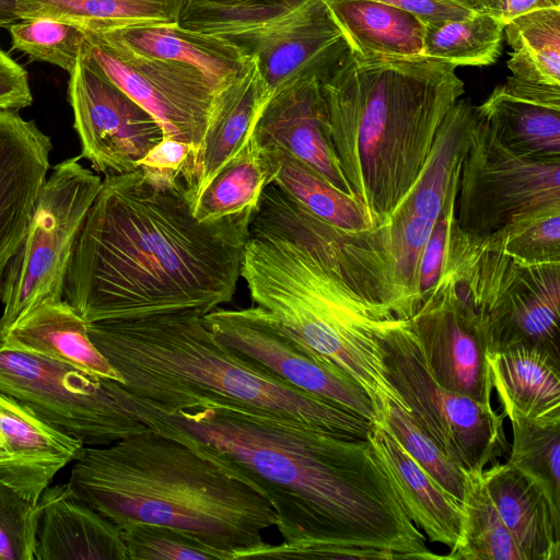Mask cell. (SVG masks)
I'll use <instances>...</instances> for the list:
<instances>
[{
  "label": "cell",
  "mask_w": 560,
  "mask_h": 560,
  "mask_svg": "<svg viewBox=\"0 0 560 560\" xmlns=\"http://www.w3.org/2000/svg\"><path fill=\"white\" fill-rule=\"evenodd\" d=\"M504 24L486 13L423 23V56L458 66H489L501 54Z\"/></svg>",
  "instance_id": "obj_35"
},
{
  "label": "cell",
  "mask_w": 560,
  "mask_h": 560,
  "mask_svg": "<svg viewBox=\"0 0 560 560\" xmlns=\"http://www.w3.org/2000/svg\"><path fill=\"white\" fill-rule=\"evenodd\" d=\"M557 212L560 160L514 153L478 114L459 176L455 209L458 232L474 243H491Z\"/></svg>",
  "instance_id": "obj_8"
},
{
  "label": "cell",
  "mask_w": 560,
  "mask_h": 560,
  "mask_svg": "<svg viewBox=\"0 0 560 560\" xmlns=\"http://www.w3.org/2000/svg\"><path fill=\"white\" fill-rule=\"evenodd\" d=\"M305 0H188L178 24L213 35L267 23Z\"/></svg>",
  "instance_id": "obj_38"
},
{
  "label": "cell",
  "mask_w": 560,
  "mask_h": 560,
  "mask_svg": "<svg viewBox=\"0 0 560 560\" xmlns=\"http://www.w3.org/2000/svg\"><path fill=\"white\" fill-rule=\"evenodd\" d=\"M203 320L225 346L294 387L371 422L376 419L373 401L355 380L307 348L262 307H218L205 314Z\"/></svg>",
  "instance_id": "obj_13"
},
{
  "label": "cell",
  "mask_w": 560,
  "mask_h": 560,
  "mask_svg": "<svg viewBox=\"0 0 560 560\" xmlns=\"http://www.w3.org/2000/svg\"><path fill=\"white\" fill-rule=\"evenodd\" d=\"M409 323L427 368L440 385L492 405L483 335L445 273H440Z\"/></svg>",
  "instance_id": "obj_17"
},
{
  "label": "cell",
  "mask_w": 560,
  "mask_h": 560,
  "mask_svg": "<svg viewBox=\"0 0 560 560\" xmlns=\"http://www.w3.org/2000/svg\"><path fill=\"white\" fill-rule=\"evenodd\" d=\"M88 332L131 396L166 413L206 398L289 417L332 433L368 439L371 421L301 390L221 342L203 314L185 310L88 324Z\"/></svg>",
  "instance_id": "obj_5"
},
{
  "label": "cell",
  "mask_w": 560,
  "mask_h": 560,
  "mask_svg": "<svg viewBox=\"0 0 560 560\" xmlns=\"http://www.w3.org/2000/svg\"><path fill=\"white\" fill-rule=\"evenodd\" d=\"M375 420L385 427L427 474L462 502L465 470L441 451L405 409L390 399H384L376 407Z\"/></svg>",
  "instance_id": "obj_37"
},
{
  "label": "cell",
  "mask_w": 560,
  "mask_h": 560,
  "mask_svg": "<svg viewBox=\"0 0 560 560\" xmlns=\"http://www.w3.org/2000/svg\"><path fill=\"white\" fill-rule=\"evenodd\" d=\"M129 415L192 445L258 492L282 542L258 558L440 559L409 518L368 439L206 398L166 413L131 395Z\"/></svg>",
  "instance_id": "obj_1"
},
{
  "label": "cell",
  "mask_w": 560,
  "mask_h": 560,
  "mask_svg": "<svg viewBox=\"0 0 560 560\" xmlns=\"http://www.w3.org/2000/svg\"><path fill=\"white\" fill-rule=\"evenodd\" d=\"M256 210L199 222L183 178L105 175L69 264L66 300L88 323L229 303Z\"/></svg>",
  "instance_id": "obj_2"
},
{
  "label": "cell",
  "mask_w": 560,
  "mask_h": 560,
  "mask_svg": "<svg viewBox=\"0 0 560 560\" xmlns=\"http://www.w3.org/2000/svg\"><path fill=\"white\" fill-rule=\"evenodd\" d=\"M50 138L14 110L0 112V300L50 167Z\"/></svg>",
  "instance_id": "obj_18"
},
{
  "label": "cell",
  "mask_w": 560,
  "mask_h": 560,
  "mask_svg": "<svg viewBox=\"0 0 560 560\" xmlns=\"http://www.w3.org/2000/svg\"><path fill=\"white\" fill-rule=\"evenodd\" d=\"M455 68L427 57L349 51L320 81L331 148L375 226L415 184L445 116L465 93Z\"/></svg>",
  "instance_id": "obj_4"
},
{
  "label": "cell",
  "mask_w": 560,
  "mask_h": 560,
  "mask_svg": "<svg viewBox=\"0 0 560 560\" xmlns=\"http://www.w3.org/2000/svg\"><path fill=\"white\" fill-rule=\"evenodd\" d=\"M241 277L253 302L355 380L375 411L390 399L408 412L383 362L381 337L401 319L387 305L358 293L304 246L264 230L250 228Z\"/></svg>",
  "instance_id": "obj_6"
},
{
  "label": "cell",
  "mask_w": 560,
  "mask_h": 560,
  "mask_svg": "<svg viewBox=\"0 0 560 560\" xmlns=\"http://www.w3.org/2000/svg\"><path fill=\"white\" fill-rule=\"evenodd\" d=\"M83 49L112 82L158 120L163 138L188 144L196 156L219 90L211 80L190 66L113 47L90 32H85Z\"/></svg>",
  "instance_id": "obj_15"
},
{
  "label": "cell",
  "mask_w": 560,
  "mask_h": 560,
  "mask_svg": "<svg viewBox=\"0 0 560 560\" xmlns=\"http://www.w3.org/2000/svg\"><path fill=\"white\" fill-rule=\"evenodd\" d=\"M268 170L250 136L242 151L226 163L200 194L192 207L199 222L219 220L256 210L268 185Z\"/></svg>",
  "instance_id": "obj_33"
},
{
  "label": "cell",
  "mask_w": 560,
  "mask_h": 560,
  "mask_svg": "<svg viewBox=\"0 0 560 560\" xmlns=\"http://www.w3.org/2000/svg\"><path fill=\"white\" fill-rule=\"evenodd\" d=\"M478 13L489 14L506 25L511 20L527 12L560 8V0H467Z\"/></svg>",
  "instance_id": "obj_47"
},
{
  "label": "cell",
  "mask_w": 560,
  "mask_h": 560,
  "mask_svg": "<svg viewBox=\"0 0 560 560\" xmlns=\"http://www.w3.org/2000/svg\"><path fill=\"white\" fill-rule=\"evenodd\" d=\"M350 51L359 57L423 56V23L406 11L371 0H326Z\"/></svg>",
  "instance_id": "obj_29"
},
{
  "label": "cell",
  "mask_w": 560,
  "mask_h": 560,
  "mask_svg": "<svg viewBox=\"0 0 560 560\" xmlns=\"http://www.w3.org/2000/svg\"><path fill=\"white\" fill-rule=\"evenodd\" d=\"M368 440L409 518L431 542L453 550L462 536V502L427 474L381 422L371 423Z\"/></svg>",
  "instance_id": "obj_25"
},
{
  "label": "cell",
  "mask_w": 560,
  "mask_h": 560,
  "mask_svg": "<svg viewBox=\"0 0 560 560\" xmlns=\"http://www.w3.org/2000/svg\"><path fill=\"white\" fill-rule=\"evenodd\" d=\"M462 508L464 517L460 540L444 558L523 560L488 493L481 471L465 470Z\"/></svg>",
  "instance_id": "obj_34"
},
{
  "label": "cell",
  "mask_w": 560,
  "mask_h": 560,
  "mask_svg": "<svg viewBox=\"0 0 560 560\" xmlns=\"http://www.w3.org/2000/svg\"><path fill=\"white\" fill-rule=\"evenodd\" d=\"M260 150L268 170V183L277 185L312 214L349 231H366L375 226L353 196L335 188L304 162L280 148Z\"/></svg>",
  "instance_id": "obj_30"
},
{
  "label": "cell",
  "mask_w": 560,
  "mask_h": 560,
  "mask_svg": "<svg viewBox=\"0 0 560 560\" xmlns=\"http://www.w3.org/2000/svg\"><path fill=\"white\" fill-rule=\"evenodd\" d=\"M255 62L268 98L301 80H324L350 48L326 0H305L273 20L225 33Z\"/></svg>",
  "instance_id": "obj_16"
},
{
  "label": "cell",
  "mask_w": 560,
  "mask_h": 560,
  "mask_svg": "<svg viewBox=\"0 0 560 560\" xmlns=\"http://www.w3.org/2000/svg\"><path fill=\"white\" fill-rule=\"evenodd\" d=\"M188 0H16L19 19L50 18L84 32L178 23Z\"/></svg>",
  "instance_id": "obj_31"
},
{
  "label": "cell",
  "mask_w": 560,
  "mask_h": 560,
  "mask_svg": "<svg viewBox=\"0 0 560 560\" xmlns=\"http://www.w3.org/2000/svg\"><path fill=\"white\" fill-rule=\"evenodd\" d=\"M68 98L81 143L79 158L88 160L96 174L135 171L163 140L158 120L112 82L83 46L70 74Z\"/></svg>",
  "instance_id": "obj_14"
},
{
  "label": "cell",
  "mask_w": 560,
  "mask_h": 560,
  "mask_svg": "<svg viewBox=\"0 0 560 560\" xmlns=\"http://www.w3.org/2000/svg\"><path fill=\"white\" fill-rule=\"evenodd\" d=\"M441 272L477 318L487 351L526 347L560 357V262H525L474 243L454 217Z\"/></svg>",
  "instance_id": "obj_7"
},
{
  "label": "cell",
  "mask_w": 560,
  "mask_h": 560,
  "mask_svg": "<svg viewBox=\"0 0 560 560\" xmlns=\"http://www.w3.org/2000/svg\"><path fill=\"white\" fill-rule=\"evenodd\" d=\"M492 388L510 421L560 422V357L535 348L487 351Z\"/></svg>",
  "instance_id": "obj_27"
},
{
  "label": "cell",
  "mask_w": 560,
  "mask_h": 560,
  "mask_svg": "<svg viewBox=\"0 0 560 560\" xmlns=\"http://www.w3.org/2000/svg\"><path fill=\"white\" fill-rule=\"evenodd\" d=\"M525 262H560V212L535 219L491 243Z\"/></svg>",
  "instance_id": "obj_42"
},
{
  "label": "cell",
  "mask_w": 560,
  "mask_h": 560,
  "mask_svg": "<svg viewBox=\"0 0 560 560\" xmlns=\"http://www.w3.org/2000/svg\"><path fill=\"white\" fill-rule=\"evenodd\" d=\"M268 96L252 58L214 94L200 148L183 175L192 207L220 170L248 143Z\"/></svg>",
  "instance_id": "obj_22"
},
{
  "label": "cell",
  "mask_w": 560,
  "mask_h": 560,
  "mask_svg": "<svg viewBox=\"0 0 560 560\" xmlns=\"http://www.w3.org/2000/svg\"><path fill=\"white\" fill-rule=\"evenodd\" d=\"M481 475L523 560H559L560 509L508 462H495Z\"/></svg>",
  "instance_id": "obj_26"
},
{
  "label": "cell",
  "mask_w": 560,
  "mask_h": 560,
  "mask_svg": "<svg viewBox=\"0 0 560 560\" xmlns=\"http://www.w3.org/2000/svg\"><path fill=\"white\" fill-rule=\"evenodd\" d=\"M12 49L31 60L47 62L69 74L74 70L85 39L81 28L50 18L22 19L9 26Z\"/></svg>",
  "instance_id": "obj_39"
},
{
  "label": "cell",
  "mask_w": 560,
  "mask_h": 560,
  "mask_svg": "<svg viewBox=\"0 0 560 560\" xmlns=\"http://www.w3.org/2000/svg\"><path fill=\"white\" fill-rule=\"evenodd\" d=\"M90 33L113 47L139 56L190 66L218 89L236 77L249 58L224 37L178 23H138Z\"/></svg>",
  "instance_id": "obj_24"
},
{
  "label": "cell",
  "mask_w": 560,
  "mask_h": 560,
  "mask_svg": "<svg viewBox=\"0 0 560 560\" xmlns=\"http://www.w3.org/2000/svg\"><path fill=\"white\" fill-rule=\"evenodd\" d=\"M4 458L3 452L0 450V462Z\"/></svg>",
  "instance_id": "obj_49"
},
{
  "label": "cell",
  "mask_w": 560,
  "mask_h": 560,
  "mask_svg": "<svg viewBox=\"0 0 560 560\" xmlns=\"http://www.w3.org/2000/svg\"><path fill=\"white\" fill-rule=\"evenodd\" d=\"M477 117V106L460 97L445 116L415 184L386 221L365 231L400 318L409 319L420 305L422 253L452 187L459 182Z\"/></svg>",
  "instance_id": "obj_9"
},
{
  "label": "cell",
  "mask_w": 560,
  "mask_h": 560,
  "mask_svg": "<svg viewBox=\"0 0 560 560\" xmlns=\"http://www.w3.org/2000/svg\"><path fill=\"white\" fill-rule=\"evenodd\" d=\"M0 450L2 451V448H1V442H0ZM2 452H3V451H2ZM3 454H4V453H3Z\"/></svg>",
  "instance_id": "obj_50"
},
{
  "label": "cell",
  "mask_w": 560,
  "mask_h": 560,
  "mask_svg": "<svg viewBox=\"0 0 560 560\" xmlns=\"http://www.w3.org/2000/svg\"><path fill=\"white\" fill-rule=\"evenodd\" d=\"M19 20L16 0H0V27H9Z\"/></svg>",
  "instance_id": "obj_48"
},
{
  "label": "cell",
  "mask_w": 560,
  "mask_h": 560,
  "mask_svg": "<svg viewBox=\"0 0 560 560\" xmlns=\"http://www.w3.org/2000/svg\"><path fill=\"white\" fill-rule=\"evenodd\" d=\"M32 103L27 72L0 47V112H18Z\"/></svg>",
  "instance_id": "obj_44"
},
{
  "label": "cell",
  "mask_w": 560,
  "mask_h": 560,
  "mask_svg": "<svg viewBox=\"0 0 560 560\" xmlns=\"http://www.w3.org/2000/svg\"><path fill=\"white\" fill-rule=\"evenodd\" d=\"M252 137L259 149L285 150L354 197L329 141L319 80H301L270 96L259 110Z\"/></svg>",
  "instance_id": "obj_19"
},
{
  "label": "cell",
  "mask_w": 560,
  "mask_h": 560,
  "mask_svg": "<svg viewBox=\"0 0 560 560\" xmlns=\"http://www.w3.org/2000/svg\"><path fill=\"white\" fill-rule=\"evenodd\" d=\"M121 532L128 560H233L231 553L173 526L130 523Z\"/></svg>",
  "instance_id": "obj_40"
},
{
  "label": "cell",
  "mask_w": 560,
  "mask_h": 560,
  "mask_svg": "<svg viewBox=\"0 0 560 560\" xmlns=\"http://www.w3.org/2000/svg\"><path fill=\"white\" fill-rule=\"evenodd\" d=\"M194 156L195 152L188 144L163 138L141 161L139 167L167 177L183 178Z\"/></svg>",
  "instance_id": "obj_45"
},
{
  "label": "cell",
  "mask_w": 560,
  "mask_h": 560,
  "mask_svg": "<svg viewBox=\"0 0 560 560\" xmlns=\"http://www.w3.org/2000/svg\"><path fill=\"white\" fill-rule=\"evenodd\" d=\"M78 161L56 164L39 190L2 287L0 324L5 330L37 306L63 299L77 240L102 185L100 175Z\"/></svg>",
  "instance_id": "obj_10"
},
{
  "label": "cell",
  "mask_w": 560,
  "mask_h": 560,
  "mask_svg": "<svg viewBox=\"0 0 560 560\" xmlns=\"http://www.w3.org/2000/svg\"><path fill=\"white\" fill-rule=\"evenodd\" d=\"M22 350L72 365L91 375L124 383L120 374L96 348L88 323L66 300L37 306L15 320L5 332Z\"/></svg>",
  "instance_id": "obj_28"
},
{
  "label": "cell",
  "mask_w": 560,
  "mask_h": 560,
  "mask_svg": "<svg viewBox=\"0 0 560 560\" xmlns=\"http://www.w3.org/2000/svg\"><path fill=\"white\" fill-rule=\"evenodd\" d=\"M508 463L537 485L560 509V422L510 421Z\"/></svg>",
  "instance_id": "obj_36"
},
{
  "label": "cell",
  "mask_w": 560,
  "mask_h": 560,
  "mask_svg": "<svg viewBox=\"0 0 560 560\" xmlns=\"http://www.w3.org/2000/svg\"><path fill=\"white\" fill-rule=\"evenodd\" d=\"M380 343L389 384L413 421L451 460L466 471H482L509 454L504 413L440 385L427 368L409 319L401 318Z\"/></svg>",
  "instance_id": "obj_11"
},
{
  "label": "cell",
  "mask_w": 560,
  "mask_h": 560,
  "mask_svg": "<svg viewBox=\"0 0 560 560\" xmlns=\"http://www.w3.org/2000/svg\"><path fill=\"white\" fill-rule=\"evenodd\" d=\"M381 2L418 18L422 23L460 20L477 13L467 0H371Z\"/></svg>",
  "instance_id": "obj_46"
},
{
  "label": "cell",
  "mask_w": 560,
  "mask_h": 560,
  "mask_svg": "<svg viewBox=\"0 0 560 560\" xmlns=\"http://www.w3.org/2000/svg\"><path fill=\"white\" fill-rule=\"evenodd\" d=\"M477 110L497 139L514 153L560 160V86L510 75Z\"/></svg>",
  "instance_id": "obj_21"
},
{
  "label": "cell",
  "mask_w": 560,
  "mask_h": 560,
  "mask_svg": "<svg viewBox=\"0 0 560 560\" xmlns=\"http://www.w3.org/2000/svg\"><path fill=\"white\" fill-rule=\"evenodd\" d=\"M0 442L4 453L0 480L34 503L58 471L73 463L85 446L2 393Z\"/></svg>",
  "instance_id": "obj_20"
},
{
  "label": "cell",
  "mask_w": 560,
  "mask_h": 560,
  "mask_svg": "<svg viewBox=\"0 0 560 560\" xmlns=\"http://www.w3.org/2000/svg\"><path fill=\"white\" fill-rule=\"evenodd\" d=\"M512 49L508 68L516 79L560 86V8L538 9L504 26Z\"/></svg>",
  "instance_id": "obj_32"
},
{
  "label": "cell",
  "mask_w": 560,
  "mask_h": 560,
  "mask_svg": "<svg viewBox=\"0 0 560 560\" xmlns=\"http://www.w3.org/2000/svg\"><path fill=\"white\" fill-rule=\"evenodd\" d=\"M72 492L120 529L173 526L233 560L257 558L277 525L271 505L244 480L190 444L152 429L84 446L71 467Z\"/></svg>",
  "instance_id": "obj_3"
},
{
  "label": "cell",
  "mask_w": 560,
  "mask_h": 560,
  "mask_svg": "<svg viewBox=\"0 0 560 560\" xmlns=\"http://www.w3.org/2000/svg\"><path fill=\"white\" fill-rule=\"evenodd\" d=\"M0 324V393L85 446L114 443L147 429L124 411L118 382L12 346Z\"/></svg>",
  "instance_id": "obj_12"
},
{
  "label": "cell",
  "mask_w": 560,
  "mask_h": 560,
  "mask_svg": "<svg viewBox=\"0 0 560 560\" xmlns=\"http://www.w3.org/2000/svg\"><path fill=\"white\" fill-rule=\"evenodd\" d=\"M37 503L35 560H128L121 529L67 482L47 487Z\"/></svg>",
  "instance_id": "obj_23"
},
{
  "label": "cell",
  "mask_w": 560,
  "mask_h": 560,
  "mask_svg": "<svg viewBox=\"0 0 560 560\" xmlns=\"http://www.w3.org/2000/svg\"><path fill=\"white\" fill-rule=\"evenodd\" d=\"M38 503L0 480V560H35Z\"/></svg>",
  "instance_id": "obj_41"
},
{
  "label": "cell",
  "mask_w": 560,
  "mask_h": 560,
  "mask_svg": "<svg viewBox=\"0 0 560 560\" xmlns=\"http://www.w3.org/2000/svg\"><path fill=\"white\" fill-rule=\"evenodd\" d=\"M458 185L459 182L452 187L445 207L425 243L419 268L420 300L440 277L450 226L455 217Z\"/></svg>",
  "instance_id": "obj_43"
}]
</instances>
